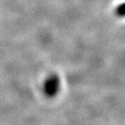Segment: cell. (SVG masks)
I'll use <instances>...</instances> for the list:
<instances>
[{"instance_id":"1","label":"cell","mask_w":125,"mask_h":125,"mask_svg":"<svg viewBox=\"0 0 125 125\" xmlns=\"http://www.w3.org/2000/svg\"><path fill=\"white\" fill-rule=\"evenodd\" d=\"M60 79L57 74L50 75L43 84L44 94L49 98L54 97L60 91Z\"/></svg>"},{"instance_id":"2","label":"cell","mask_w":125,"mask_h":125,"mask_svg":"<svg viewBox=\"0 0 125 125\" xmlns=\"http://www.w3.org/2000/svg\"><path fill=\"white\" fill-rule=\"evenodd\" d=\"M115 14L120 17H125V1L116 7Z\"/></svg>"}]
</instances>
